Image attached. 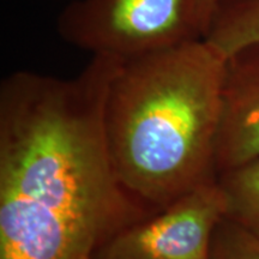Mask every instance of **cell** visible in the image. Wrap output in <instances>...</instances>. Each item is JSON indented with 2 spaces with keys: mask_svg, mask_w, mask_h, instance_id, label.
<instances>
[{
  "mask_svg": "<svg viewBox=\"0 0 259 259\" xmlns=\"http://www.w3.org/2000/svg\"><path fill=\"white\" fill-rule=\"evenodd\" d=\"M121 60L72 78L16 71L0 84V259H90L156 211L119 179L103 108Z\"/></svg>",
  "mask_w": 259,
  "mask_h": 259,
  "instance_id": "1",
  "label": "cell"
},
{
  "mask_svg": "<svg viewBox=\"0 0 259 259\" xmlns=\"http://www.w3.org/2000/svg\"><path fill=\"white\" fill-rule=\"evenodd\" d=\"M226 73L204 38L119 65L103 108L106 143L122 185L148 208L218 179Z\"/></svg>",
  "mask_w": 259,
  "mask_h": 259,
  "instance_id": "2",
  "label": "cell"
},
{
  "mask_svg": "<svg viewBox=\"0 0 259 259\" xmlns=\"http://www.w3.org/2000/svg\"><path fill=\"white\" fill-rule=\"evenodd\" d=\"M65 42L126 61L200 40L197 0H72L57 21Z\"/></svg>",
  "mask_w": 259,
  "mask_h": 259,
  "instance_id": "3",
  "label": "cell"
},
{
  "mask_svg": "<svg viewBox=\"0 0 259 259\" xmlns=\"http://www.w3.org/2000/svg\"><path fill=\"white\" fill-rule=\"evenodd\" d=\"M226 213L218 179L206 181L115 233L90 259H210L213 232Z\"/></svg>",
  "mask_w": 259,
  "mask_h": 259,
  "instance_id": "4",
  "label": "cell"
},
{
  "mask_svg": "<svg viewBox=\"0 0 259 259\" xmlns=\"http://www.w3.org/2000/svg\"><path fill=\"white\" fill-rule=\"evenodd\" d=\"M259 157V46L227 61L215 149L216 174Z\"/></svg>",
  "mask_w": 259,
  "mask_h": 259,
  "instance_id": "5",
  "label": "cell"
},
{
  "mask_svg": "<svg viewBox=\"0 0 259 259\" xmlns=\"http://www.w3.org/2000/svg\"><path fill=\"white\" fill-rule=\"evenodd\" d=\"M203 38L227 61L259 46V0H216Z\"/></svg>",
  "mask_w": 259,
  "mask_h": 259,
  "instance_id": "6",
  "label": "cell"
},
{
  "mask_svg": "<svg viewBox=\"0 0 259 259\" xmlns=\"http://www.w3.org/2000/svg\"><path fill=\"white\" fill-rule=\"evenodd\" d=\"M226 196L227 218L259 238V157L219 174Z\"/></svg>",
  "mask_w": 259,
  "mask_h": 259,
  "instance_id": "7",
  "label": "cell"
},
{
  "mask_svg": "<svg viewBox=\"0 0 259 259\" xmlns=\"http://www.w3.org/2000/svg\"><path fill=\"white\" fill-rule=\"evenodd\" d=\"M210 259H259V238L225 216L213 232Z\"/></svg>",
  "mask_w": 259,
  "mask_h": 259,
  "instance_id": "8",
  "label": "cell"
},
{
  "mask_svg": "<svg viewBox=\"0 0 259 259\" xmlns=\"http://www.w3.org/2000/svg\"><path fill=\"white\" fill-rule=\"evenodd\" d=\"M215 2L216 0H197V3H198L199 15H200V18H202L204 29H205V30H206V27H208L209 18H210V15H211L213 5H215ZM204 34H205V31H204Z\"/></svg>",
  "mask_w": 259,
  "mask_h": 259,
  "instance_id": "9",
  "label": "cell"
}]
</instances>
